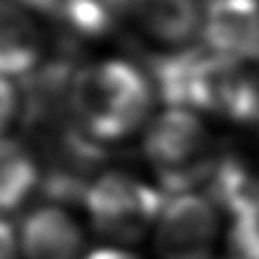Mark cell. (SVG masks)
<instances>
[{
	"instance_id": "5b68a950",
	"label": "cell",
	"mask_w": 259,
	"mask_h": 259,
	"mask_svg": "<svg viewBox=\"0 0 259 259\" xmlns=\"http://www.w3.org/2000/svg\"><path fill=\"white\" fill-rule=\"evenodd\" d=\"M204 46L219 56L259 65V0H200Z\"/></svg>"
},
{
	"instance_id": "3957f363",
	"label": "cell",
	"mask_w": 259,
	"mask_h": 259,
	"mask_svg": "<svg viewBox=\"0 0 259 259\" xmlns=\"http://www.w3.org/2000/svg\"><path fill=\"white\" fill-rule=\"evenodd\" d=\"M168 196L124 171L97 178L86 194L90 221L97 233L114 242H136L158 223Z\"/></svg>"
},
{
	"instance_id": "8fae6325",
	"label": "cell",
	"mask_w": 259,
	"mask_h": 259,
	"mask_svg": "<svg viewBox=\"0 0 259 259\" xmlns=\"http://www.w3.org/2000/svg\"><path fill=\"white\" fill-rule=\"evenodd\" d=\"M17 92L0 76V134L8 128L17 113Z\"/></svg>"
},
{
	"instance_id": "6da1fadb",
	"label": "cell",
	"mask_w": 259,
	"mask_h": 259,
	"mask_svg": "<svg viewBox=\"0 0 259 259\" xmlns=\"http://www.w3.org/2000/svg\"><path fill=\"white\" fill-rule=\"evenodd\" d=\"M153 82L126 59H107L78 69L71 90V111L90 138L120 139L147 120Z\"/></svg>"
},
{
	"instance_id": "8992f818",
	"label": "cell",
	"mask_w": 259,
	"mask_h": 259,
	"mask_svg": "<svg viewBox=\"0 0 259 259\" xmlns=\"http://www.w3.org/2000/svg\"><path fill=\"white\" fill-rule=\"evenodd\" d=\"M128 17L145 40L176 52L196 46L204 8L200 0H132Z\"/></svg>"
},
{
	"instance_id": "30bf717a",
	"label": "cell",
	"mask_w": 259,
	"mask_h": 259,
	"mask_svg": "<svg viewBox=\"0 0 259 259\" xmlns=\"http://www.w3.org/2000/svg\"><path fill=\"white\" fill-rule=\"evenodd\" d=\"M227 248L231 259H259V193L231 215Z\"/></svg>"
},
{
	"instance_id": "ba28073f",
	"label": "cell",
	"mask_w": 259,
	"mask_h": 259,
	"mask_svg": "<svg viewBox=\"0 0 259 259\" xmlns=\"http://www.w3.org/2000/svg\"><path fill=\"white\" fill-rule=\"evenodd\" d=\"M42 50V31L31 12L14 0H0V73H32Z\"/></svg>"
},
{
	"instance_id": "9c48e42d",
	"label": "cell",
	"mask_w": 259,
	"mask_h": 259,
	"mask_svg": "<svg viewBox=\"0 0 259 259\" xmlns=\"http://www.w3.org/2000/svg\"><path fill=\"white\" fill-rule=\"evenodd\" d=\"M38 183L31 151L14 139H0V211H14Z\"/></svg>"
},
{
	"instance_id": "277c9868",
	"label": "cell",
	"mask_w": 259,
	"mask_h": 259,
	"mask_svg": "<svg viewBox=\"0 0 259 259\" xmlns=\"http://www.w3.org/2000/svg\"><path fill=\"white\" fill-rule=\"evenodd\" d=\"M218 211V206L204 194L168 196L154 238L158 257L210 259L219 229Z\"/></svg>"
},
{
	"instance_id": "52a82bcc",
	"label": "cell",
	"mask_w": 259,
	"mask_h": 259,
	"mask_svg": "<svg viewBox=\"0 0 259 259\" xmlns=\"http://www.w3.org/2000/svg\"><path fill=\"white\" fill-rule=\"evenodd\" d=\"M82 244L80 227L59 206L31 211L19 233V246L27 259H76Z\"/></svg>"
},
{
	"instance_id": "7c38bea8",
	"label": "cell",
	"mask_w": 259,
	"mask_h": 259,
	"mask_svg": "<svg viewBox=\"0 0 259 259\" xmlns=\"http://www.w3.org/2000/svg\"><path fill=\"white\" fill-rule=\"evenodd\" d=\"M17 240L10 223L0 219V259H16Z\"/></svg>"
},
{
	"instance_id": "4fadbf2b",
	"label": "cell",
	"mask_w": 259,
	"mask_h": 259,
	"mask_svg": "<svg viewBox=\"0 0 259 259\" xmlns=\"http://www.w3.org/2000/svg\"><path fill=\"white\" fill-rule=\"evenodd\" d=\"M88 259H138V257L120 250H99V251H94Z\"/></svg>"
},
{
	"instance_id": "7a4b0ae2",
	"label": "cell",
	"mask_w": 259,
	"mask_h": 259,
	"mask_svg": "<svg viewBox=\"0 0 259 259\" xmlns=\"http://www.w3.org/2000/svg\"><path fill=\"white\" fill-rule=\"evenodd\" d=\"M143 153L160 181L164 194L193 193L210 181L219 147L211 132L193 111L168 109L151 120Z\"/></svg>"
}]
</instances>
